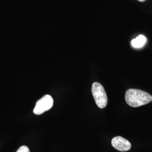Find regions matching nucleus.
Masks as SVG:
<instances>
[{
    "mask_svg": "<svg viewBox=\"0 0 152 152\" xmlns=\"http://www.w3.org/2000/svg\"><path fill=\"white\" fill-rule=\"evenodd\" d=\"M147 42V38L143 35H139L136 38H134L131 41L132 47L136 49L141 48Z\"/></svg>",
    "mask_w": 152,
    "mask_h": 152,
    "instance_id": "5",
    "label": "nucleus"
},
{
    "mask_svg": "<svg viewBox=\"0 0 152 152\" xmlns=\"http://www.w3.org/2000/svg\"><path fill=\"white\" fill-rule=\"evenodd\" d=\"M112 145L114 148L121 152L128 151L131 148V144L130 141L119 136H116L112 139Z\"/></svg>",
    "mask_w": 152,
    "mask_h": 152,
    "instance_id": "4",
    "label": "nucleus"
},
{
    "mask_svg": "<svg viewBox=\"0 0 152 152\" xmlns=\"http://www.w3.org/2000/svg\"><path fill=\"white\" fill-rule=\"evenodd\" d=\"M16 152H30V151H29L28 147L26 145H23V146L20 147Z\"/></svg>",
    "mask_w": 152,
    "mask_h": 152,
    "instance_id": "6",
    "label": "nucleus"
},
{
    "mask_svg": "<svg viewBox=\"0 0 152 152\" xmlns=\"http://www.w3.org/2000/svg\"><path fill=\"white\" fill-rule=\"evenodd\" d=\"M92 96L95 102L100 108H104L108 103V98L103 86L98 82H94L92 85Z\"/></svg>",
    "mask_w": 152,
    "mask_h": 152,
    "instance_id": "2",
    "label": "nucleus"
},
{
    "mask_svg": "<svg viewBox=\"0 0 152 152\" xmlns=\"http://www.w3.org/2000/svg\"><path fill=\"white\" fill-rule=\"evenodd\" d=\"M127 104L132 107H138L151 103L152 96L148 92L137 89H129L125 94Z\"/></svg>",
    "mask_w": 152,
    "mask_h": 152,
    "instance_id": "1",
    "label": "nucleus"
},
{
    "mask_svg": "<svg viewBox=\"0 0 152 152\" xmlns=\"http://www.w3.org/2000/svg\"><path fill=\"white\" fill-rule=\"evenodd\" d=\"M137 1H140V2H144V1H145L146 0H137Z\"/></svg>",
    "mask_w": 152,
    "mask_h": 152,
    "instance_id": "7",
    "label": "nucleus"
},
{
    "mask_svg": "<svg viewBox=\"0 0 152 152\" xmlns=\"http://www.w3.org/2000/svg\"><path fill=\"white\" fill-rule=\"evenodd\" d=\"M53 103L54 100L53 98L49 95H46L37 102L33 109V113L37 115L42 114L51 108Z\"/></svg>",
    "mask_w": 152,
    "mask_h": 152,
    "instance_id": "3",
    "label": "nucleus"
}]
</instances>
